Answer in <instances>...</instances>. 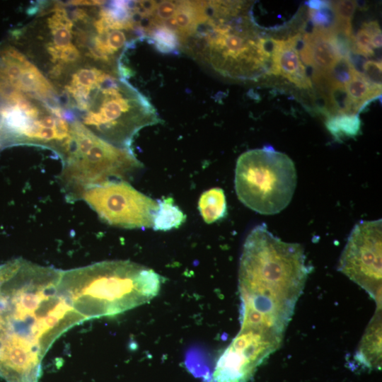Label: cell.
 <instances>
[{
	"mask_svg": "<svg viewBox=\"0 0 382 382\" xmlns=\"http://www.w3.org/2000/svg\"><path fill=\"white\" fill-rule=\"evenodd\" d=\"M61 270L23 259L0 272L1 352L21 350L37 361L63 333L85 318L59 289Z\"/></svg>",
	"mask_w": 382,
	"mask_h": 382,
	"instance_id": "1",
	"label": "cell"
},
{
	"mask_svg": "<svg viewBox=\"0 0 382 382\" xmlns=\"http://www.w3.org/2000/svg\"><path fill=\"white\" fill-rule=\"evenodd\" d=\"M308 272L301 245L281 241L264 224L254 227L239 262L241 328L284 335Z\"/></svg>",
	"mask_w": 382,
	"mask_h": 382,
	"instance_id": "2",
	"label": "cell"
},
{
	"mask_svg": "<svg viewBox=\"0 0 382 382\" xmlns=\"http://www.w3.org/2000/svg\"><path fill=\"white\" fill-rule=\"evenodd\" d=\"M54 87L71 120L120 148L132 149L141 129L161 122L143 93L108 69L85 64Z\"/></svg>",
	"mask_w": 382,
	"mask_h": 382,
	"instance_id": "3",
	"label": "cell"
},
{
	"mask_svg": "<svg viewBox=\"0 0 382 382\" xmlns=\"http://www.w3.org/2000/svg\"><path fill=\"white\" fill-rule=\"evenodd\" d=\"M242 1H199L195 22L180 39V47L221 75L253 79L269 71L262 47Z\"/></svg>",
	"mask_w": 382,
	"mask_h": 382,
	"instance_id": "4",
	"label": "cell"
},
{
	"mask_svg": "<svg viewBox=\"0 0 382 382\" xmlns=\"http://www.w3.org/2000/svg\"><path fill=\"white\" fill-rule=\"evenodd\" d=\"M161 277L129 260H108L62 270L59 289L86 320L113 316L154 298Z\"/></svg>",
	"mask_w": 382,
	"mask_h": 382,
	"instance_id": "5",
	"label": "cell"
},
{
	"mask_svg": "<svg viewBox=\"0 0 382 382\" xmlns=\"http://www.w3.org/2000/svg\"><path fill=\"white\" fill-rule=\"evenodd\" d=\"M27 13L30 21L11 32L10 43L53 85L88 64L68 1H37Z\"/></svg>",
	"mask_w": 382,
	"mask_h": 382,
	"instance_id": "6",
	"label": "cell"
},
{
	"mask_svg": "<svg viewBox=\"0 0 382 382\" xmlns=\"http://www.w3.org/2000/svg\"><path fill=\"white\" fill-rule=\"evenodd\" d=\"M71 121L61 104L19 91L0 77V149L37 145L63 158Z\"/></svg>",
	"mask_w": 382,
	"mask_h": 382,
	"instance_id": "7",
	"label": "cell"
},
{
	"mask_svg": "<svg viewBox=\"0 0 382 382\" xmlns=\"http://www.w3.org/2000/svg\"><path fill=\"white\" fill-rule=\"evenodd\" d=\"M62 163L59 179L71 202L79 200L84 191L94 186L126 180L143 167L132 149L112 145L74 120Z\"/></svg>",
	"mask_w": 382,
	"mask_h": 382,
	"instance_id": "8",
	"label": "cell"
},
{
	"mask_svg": "<svg viewBox=\"0 0 382 382\" xmlns=\"http://www.w3.org/2000/svg\"><path fill=\"white\" fill-rule=\"evenodd\" d=\"M296 182L293 161L272 146L247 151L237 160L234 183L238 198L259 214H274L286 208Z\"/></svg>",
	"mask_w": 382,
	"mask_h": 382,
	"instance_id": "9",
	"label": "cell"
},
{
	"mask_svg": "<svg viewBox=\"0 0 382 382\" xmlns=\"http://www.w3.org/2000/svg\"><path fill=\"white\" fill-rule=\"evenodd\" d=\"M83 200L105 223L125 228L153 226L157 201L134 189L126 180H110L84 191Z\"/></svg>",
	"mask_w": 382,
	"mask_h": 382,
	"instance_id": "10",
	"label": "cell"
},
{
	"mask_svg": "<svg viewBox=\"0 0 382 382\" xmlns=\"http://www.w3.org/2000/svg\"><path fill=\"white\" fill-rule=\"evenodd\" d=\"M382 220L364 221L352 228L338 270L364 289L381 308Z\"/></svg>",
	"mask_w": 382,
	"mask_h": 382,
	"instance_id": "11",
	"label": "cell"
},
{
	"mask_svg": "<svg viewBox=\"0 0 382 382\" xmlns=\"http://www.w3.org/2000/svg\"><path fill=\"white\" fill-rule=\"evenodd\" d=\"M283 335L241 328L219 357L209 382H246L257 368L282 345Z\"/></svg>",
	"mask_w": 382,
	"mask_h": 382,
	"instance_id": "12",
	"label": "cell"
},
{
	"mask_svg": "<svg viewBox=\"0 0 382 382\" xmlns=\"http://www.w3.org/2000/svg\"><path fill=\"white\" fill-rule=\"evenodd\" d=\"M0 77L19 91L61 104L53 83L10 42L0 47Z\"/></svg>",
	"mask_w": 382,
	"mask_h": 382,
	"instance_id": "13",
	"label": "cell"
},
{
	"mask_svg": "<svg viewBox=\"0 0 382 382\" xmlns=\"http://www.w3.org/2000/svg\"><path fill=\"white\" fill-rule=\"evenodd\" d=\"M296 44V35L286 40H274L269 74L282 75L299 88H311V81L300 59Z\"/></svg>",
	"mask_w": 382,
	"mask_h": 382,
	"instance_id": "14",
	"label": "cell"
},
{
	"mask_svg": "<svg viewBox=\"0 0 382 382\" xmlns=\"http://www.w3.org/2000/svg\"><path fill=\"white\" fill-rule=\"evenodd\" d=\"M381 308H376L354 355L358 363L370 369L381 367Z\"/></svg>",
	"mask_w": 382,
	"mask_h": 382,
	"instance_id": "15",
	"label": "cell"
},
{
	"mask_svg": "<svg viewBox=\"0 0 382 382\" xmlns=\"http://www.w3.org/2000/svg\"><path fill=\"white\" fill-rule=\"evenodd\" d=\"M158 208L154 214L153 228L166 231L179 228L186 220V216L172 197L157 201Z\"/></svg>",
	"mask_w": 382,
	"mask_h": 382,
	"instance_id": "16",
	"label": "cell"
},
{
	"mask_svg": "<svg viewBox=\"0 0 382 382\" xmlns=\"http://www.w3.org/2000/svg\"><path fill=\"white\" fill-rule=\"evenodd\" d=\"M198 209L207 224H212L224 218L227 212L224 190L219 187H214L202 192L199 199Z\"/></svg>",
	"mask_w": 382,
	"mask_h": 382,
	"instance_id": "17",
	"label": "cell"
},
{
	"mask_svg": "<svg viewBox=\"0 0 382 382\" xmlns=\"http://www.w3.org/2000/svg\"><path fill=\"white\" fill-rule=\"evenodd\" d=\"M345 88L356 114L381 93V89L371 86L359 73L345 85Z\"/></svg>",
	"mask_w": 382,
	"mask_h": 382,
	"instance_id": "18",
	"label": "cell"
},
{
	"mask_svg": "<svg viewBox=\"0 0 382 382\" xmlns=\"http://www.w3.org/2000/svg\"><path fill=\"white\" fill-rule=\"evenodd\" d=\"M325 125L338 141L344 137L354 138L361 132V122L357 114H343L327 117Z\"/></svg>",
	"mask_w": 382,
	"mask_h": 382,
	"instance_id": "19",
	"label": "cell"
},
{
	"mask_svg": "<svg viewBox=\"0 0 382 382\" xmlns=\"http://www.w3.org/2000/svg\"><path fill=\"white\" fill-rule=\"evenodd\" d=\"M146 37L151 40L161 52L175 53L180 48V41L174 31L164 25L152 27Z\"/></svg>",
	"mask_w": 382,
	"mask_h": 382,
	"instance_id": "20",
	"label": "cell"
},
{
	"mask_svg": "<svg viewBox=\"0 0 382 382\" xmlns=\"http://www.w3.org/2000/svg\"><path fill=\"white\" fill-rule=\"evenodd\" d=\"M357 74L348 58H340L323 76L328 87H345Z\"/></svg>",
	"mask_w": 382,
	"mask_h": 382,
	"instance_id": "21",
	"label": "cell"
},
{
	"mask_svg": "<svg viewBox=\"0 0 382 382\" xmlns=\"http://www.w3.org/2000/svg\"><path fill=\"white\" fill-rule=\"evenodd\" d=\"M331 7L335 14L336 25L343 29L352 30L351 21L357 8V1L352 0L331 1Z\"/></svg>",
	"mask_w": 382,
	"mask_h": 382,
	"instance_id": "22",
	"label": "cell"
},
{
	"mask_svg": "<svg viewBox=\"0 0 382 382\" xmlns=\"http://www.w3.org/2000/svg\"><path fill=\"white\" fill-rule=\"evenodd\" d=\"M308 17L314 28L324 31L332 30L336 26L332 7L319 10H308Z\"/></svg>",
	"mask_w": 382,
	"mask_h": 382,
	"instance_id": "23",
	"label": "cell"
},
{
	"mask_svg": "<svg viewBox=\"0 0 382 382\" xmlns=\"http://www.w3.org/2000/svg\"><path fill=\"white\" fill-rule=\"evenodd\" d=\"M352 52L365 57L374 56V50L371 45V35L361 28L353 39Z\"/></svg>",
	"mask_w": 382,
	"mask_h": 382,
	"instance_id": "24",
	"label": "cell"
},
{
	"mask_svg": "<svg viewBox=\"0 0 382 382\" xmlns=\"http://www.w3.org/2000/svg\"><path fill=\"white\" fill-rule=\"evenodd\" d=\"M381 62L368 59L364 64L361 76L372 86L381 89Z\"/></svg>",
	"mask_w": 382,
	"mask_h": 382,
	"instance_id": "25",
	"label": "cell"
},
{
	"mask_svg": "<svg viewBox=\"0 0 382 382\" xmlns=\"http://www.w3.org/2000/svg\"><path fill=\"white\" fill-rule=\"evenodd\" d=\"M306 5L312 10H319L321 8L331 7V1L322 0H309L306 1Z\"/></svg>",
	"mask_w": 382,
	"mask_h": 382,
	"instance_id": "26",
	"label": "cell"
},
{
	"mask_svg": "<svg viewBox=\"0 0 382 382\" xmlns=\"http://www.w3.org/2000/svg\"><path fill=\"white\" fill-rule=\"evenodd\" d=\"M381 30H379L371 36V45L374 49H379L381 47Z\"/></svg>",
	"mask_w": 382,
	"mask_h": 382,
	"instance_id": "27",
	"label": "cell"
}]
</instances>
